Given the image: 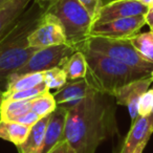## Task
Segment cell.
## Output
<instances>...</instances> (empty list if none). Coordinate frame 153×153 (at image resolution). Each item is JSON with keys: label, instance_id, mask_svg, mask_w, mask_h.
I'll use <instances>...</instances> for the list:
<instances>
[{"label": "cell", "instance_id": "cell-6", "mask_svg": "<svg viewBox=\"0 0 153 153\" xmlns=\"http://www.w3.org/2000/svg\"><path fill=\"white\" fill-rule=\"evenodd\" d=\"M76 51V49L68 43L40 48L13 74L43 72L51 68L61 67L67 58Z\"/></svg>", "mask_w": 153, "mask_h": 153}, {"label": "cell", "instance_id": "cell-30", "mask_svg": "<svg viewBox=\"0 0 153 153\" xmlns=\"http://www.w3.org/2000/svg\"><path fill=\"white\" fill-rule=\"evenodd\" d=\"M146 146H147V143H144V144L140 145V146L138 147V148L136 149L133 153H143V152H144V149L146 148Z\"/></svg>", "mask_w": 153, "mask_h": 153}, {"label": "cell", "instance_id": "cell-18", "mask_svg": "<svg viewBox=\"0 0 153 153\" xmlns=\"http://www.w3.org/2000/svg\"><path fill=\"white\" fill-rule=\"evenodd\" d=\"M44 81L43 72H32L24 74H12L4 87V94L20 91L40 85Z\"/></svg>", "mask_w": 153, "mask_h": 153}, {"label": "cell", "instance_id": "cell-20", "mask_svg": "<svg viewBox=\"0 0 153 153\" xmlns=\"http://www.w3.org/2000/svg\"><path fill=\"white\" fill-rule=\"evenodd\" d=\"M57 107L58 106L53 98V94H51L49 90L30 100V110L38 114L41 119L53 113Z\"/></svg>", "mask_w": 153, "mask_h": 153}, {"label": "cell", "instance_id": "cell-7", "mask_svg": "<svg viewBox=\"0 0 153 153\" xmlns=\"http://www.w3.org/2000/svg\"><path fill=\"white\" fill-rule=\"evenodd\" d=\"M27 41L30 47L37 49L67 43L60 20L47 11L40 18L35 30L28 36Z\"/></svg>", "mask_w": 153, "mask_h": 153}, {"label": "cell", "instance_id": "cell-4", "mask_svg": "<svg viewBox=\"0 0 153 153\" xmlns=\"http://www.w3.org/2000/svg\"><path fill=\"white\" fill-rule=\"evenodd\" d=\"M46 11L60 20L67 43L76 49L90 36L94 20L78 0H58L48 3Z\"/></svg>", "mask_w": 153, "mask_h": 153}, {"label": "cell", "instance_id": "cell-23", "mask_svg": "<svg viewBox=\"0 0 153 153\" xmlns=\"http://www.w3.org/2000/svg\"><path fill=\"white\" fill-rule=\"evenodd\" d=\"M48 90L49 89L47 88V86L44 83H42L33 88H28V89L11 92V94H4V101H30L41 96Z\"/></svg>", "mask_w": 153, "mask_h": 153}, {"label": "cell", "instance_id": "cell-2", "mask_svg": "<svg viewBox=\"0 0 153 153\" xmlns=\"http://www.w3.org/2000/svg\"><path fill=\"white\" fill-rule=\"evenodd\" d=\"M46 7L47 3L34 2L0 40V88L3 90L10 76L38 51L28 45L27 39L45 13Z\"/></svg>", "mask_w": 153, "mask_h": 153}, {"label": "cell", "instance_id": "cell-32", "mask_svg": "<svg viewBox=\"0 0 153 153\" xmlns=\"http://www.w3.org/2000/svg\"><path fill=\"white\" fill-rule=\"evenodd\" d=\"M3 101H4V90L2 88H0V108H1V105H2Z\"/></svg>", "mask_w": 153, "mask_h": 153}, {"label": "cell", "instance_id": "cell-28", "mask_svg": "<svg viewBox=\"0 0 153 153\" xmlns=\"http://www.w3.org/2000/svg\"><path fill=\"white\" fill-rule=\"evenodd\" d=\"M145 18H146V23L148 24L149 26L153 25V5L149 7L148 12L145 15Z\"/></svg>", "mask_w": 153, "mask_h": 153}, {"label": "cell", "instance_id": "cell-5", "mask_svg": "<svg viewBox=\"0 0 153 153\" xmlns=\"http://www.w3.org/2000/svg\"><path fill=\"white\" fill-rule=\"evenodd\" d=\"M86 48L112 58L132 68L153 72V63L137 53L130 39H113L89 36L87 40L76 49Z\"/></svg>", "mask_w": 153, "mask_h": 153}, {"label": "cell", "instance_id": "cell-34", "mask_svg": "<svg viewBox=\"0 0 153 153\" xmlns=\"http://www.w3.org/2000/svg\"><path fill=\"white\" fill-rule=\"evenodd\" d=\"M9 1H11V0H0V7H3L4 4H7Z\"/></svg>", "mask_w": 153, "mask_h": 153}, {"label": "cell", "instance_id": "cell-13", "mask_svg": "<svg viewBox=\"0 0 153 153\" xmlns=\"http://www.w3.org/2000/svg\"><path fill=\"white\" fill-rule=\"evenodd\" d=\"M153 130L149 123L148 117L138 115L131 124L120 153H133L144 143H148Z\"/></svg>", "mask_w": 153, "mask_h": 153}, {"label": "cell", "instance_id": "cell-26", "mask_svg": "<svg viewBox=\"0 0 153 153\" xmlns=\"http://www.w3.org/2000/svg\"><path fill=\"white\" fill-rule=\"evenodd\" d=\"M40 119H41V117H39L38 114H36L34 111L30 110L28 112H26L24 115H22V117H20L17 122H18V123H20V124H23V125L28 126V127H32V126H34Z\"/></svg>", "mask_w": 153, "mask_h": 153}, {"label": "cell", "instance_id": "cell-27", "mask_svg": "<svg viewBox=\"0 0 153 153\" xmlns=\"http://www.w3.org/2000/svg\"><path fill=\"white\" fill-rule=\"evenodd\" d=\"M47 153H76V151L67 140H64L62 142H60L58 145H56Z\"/></svg>", "mask_w": 153, "mask_h": 153}, {"label": "cell", "instance_id": "cell-14", "mask_svg": "<svg viewBox=\"0 0 153 153\" xmlns=\"http://www.w3.org/2000/svg\"><path fill=\"white\" fill-rule=\"evenodd\" d=\"M32 0H11L0 7V40L15 25Z\"/></svg>", "mask_w": 153, "mask_h": 153}, {"label": "cell", "instance_id": "cell-1", "mask_svg": "<svg viewBox=\"0 0 153 153\" xmlns=\"http://www.w3.org/2000/svg\"><path fill=\"white\" fill-rule=\"evenodd\" d=\"M115 100L91 85L85 99L69 109L65 140L76 153H96L98 147L117 131Z\"/></svg>", "mask_w": 153, "mask_h": 153}, {"label": "cell", "instance_id": "cell-15", "mask_svg": "<svg viewBox=\"0 0 153 153\" xmlns=\"http://www.w3.org/2000/svg\"><path fill=\"white\" fill-rule=\"evenodd\" d=\"M51 115V114H49ZM49 115L40 119L34 126L30 127L26 140L21 145L17 146L19 153H42L43 144H44L45 129H46L47 122Z\"/></svg>", "mask_w": 153, "mask_h": 153}, {"label": "cell", "instance_id": "cell-24", "mask_svg": "<svg viewBox=\"0 0 153 153\" xmlns=\"http://www.w3.org/2000/svg\"><path fill=\"white\" fill-rule=\"evenodd\" d=\"M153 110V88H149L138 102V115L149 117Z\"/></svg>", "mask_w": 153, "mask_h": 153}, {"label": "cell", "instance_id": "cell-22", "mask_svg": "<svg viewBox=\"0 0 153 153\" xmlns=\"http://www.w3.org/2000/svg\"><path fill=\"white\" fill-rule=\"evenodd\" d=\"M43 83L48 89H59L67 83V76L62 67H55L43 71Z\"/></svg>", "mask_w": 153, "mask_h": 153}, {"label": "cell", "instance_id": "cell-12", "mask_svg": "<svg viewBox=\"0 0 153 153\" xmlns=\"http://www.w3.org/2000/svg\"><path fill=\"white\" fill-rule=\"evenodd\" d=\"M68 110L61 107H57L56 110L49 115L45 129L44 144H43L42 153H47L56 145L65 140V126L67 120Z\"/></svg>", "mask_w": 153, "mask_h": 153}, {"label": "cell", "instance_id": "cell-11", "mask_svg": "<svg viewBox=\"0 0 153 153\" xmlns=\"http://www.w3.org/2000/svg\"><path fill=\"white\" fill-rule=\"evenodd\" d=\"M90 87L91 84L87 78L76 81H67L65 85L53 94L57 106L66 110L74 108L85 99Z\"/></svg>", "mask_w": 153, "mask_h": 153}, {"label": "cell", "instance_id": "cell-17", "mask_svg": "<svg viewBox=\"0 0 153 153\" xmlns=\"http://www.w3.org/2000/svg\"><path fill=\"white\" fill-rule=\"evenodd\" d=\"M30 127L18 122H9L0 120V138L14 144L16 147L26 140Z\"/></svg>", "mask_w": 153, "mask_h": 153}, {"label": "cell", "instance_id": "cell-8", "mask_svg": "<svg viewBox=\"0 0 153 153\" xmlns=\"http://www.w3.org/2000/svg\"><path fill=\"white\" fill-rule=\"evenodd\" d=\"M145 24H147L145 16L117 19L92 25L90 36L113 39H130L131 37L135 36Z\"/></svg>", "mask_w": 153, "mask_h": 153}, {"label": "cell", "instance_id": "cell-10", "mask_svg": "<svg viewBox=\"0 0 153 153\" xmlns=\"http://www.w3.org/2000/svg\"><path fill=\"white\" fill-rule=\"evenodd\" d=\"M153 76L143 78L122 86L113 94V98L117 105L126 106L129 111L131 122L138 117V102L142 96L152 86Z\"/></svg>", "mask_w": 153, "mask_h": 153}, {"label": "cell", "instance_id": "cell-31", "mask_svg": "<svg viewBox=\"0 0 153 153\" xmlns=\"http://www.w3.org/2000/svg\"><path fill=\"white\" fill-rule=\"evenodd\" d=\"M32 1H34V2H40V3H53L55 2V1H58V0H32Z\"/></svg>", "mask_w": 153, "mask_h": 153}, {"label": "cell", "instance_id": "cell-33", "mask_svg": "<svg viewBox=\"0 0 153 153\" xmlns=\"http://www.w3.org/2000/svg\"><path fill=\"white\" fill-rule=\"evenodd\" d=\"M152 88H153V83H152ZM149 123H150V126H151V128H152V130H153V110H152V112H151V114L149 115Z\"/></svg>", "mask_w": 153, "mask_h": 153}, {"label": "cell", "instance_id": "cell-35", "mask_svg": "<svg viewBox=\"0 0 153 153\" xmlns=\"http://www.w3.org/2000/svg\"><path fill=\"white\" fill-rule=\"evenodd\" d=\"M150 30H151V32H153V25L150 26Z\"/></svg>", "mask_w": 153, "mask_h": 153}, {"label": "cell", "instance_id": "cell-19", "mask_svg": "<svg viewBox=\"0 0 153 153\" xmlns=\"http://www.w3.org/2000/svg\"><path fill=\"white\" fill-rule=\"evenodd\" d=\"M30 110V101H3L0 108V120L17 122Z\"/></svg>", "mask_w": 153, "mask_h": 153}, {"label": "cell", "instance_id": "cell-3", "mask_svg": "<svg viewBox=\"0 0 153 153\" xmlns=\"http://www.w3.org/2000/svg\"><path fill=\"white\" fill-rule=\"evenodd\" d=\"M88 65L87 78L94 87L105 94L113 96L122 86L153 76V72L132 68L103 53L82 48Z\"/></svg>", "mask_w": 153, "mask_h": 153}, {"label": "cell", "instance_id": "cell-29", "mask_svg": "<svg viewBox=\"0 0 153 153\" xmlns=\"http://www.w3.org/2000/svg\"><path fill=\"white\" fill-rule=\"evenodd\" d=\"M137 1H140V3H143L144 5H146V7H150L153 5V0H137Z\"/></svg>", "mask_w": 153, "mask_h": 153}, {"label": "cell", "instance_id": "cell-9", "mask_svg": "<svg viewBox=\"0 0 153 153\" xmlns=\"http://www.w3.org/2000/svg\"><path fill=\"white\" fill-rule=\"evenodd\" d=\"M148 10V7L137 0H111L101 7L92 25L123 18L145 16Z\"/></svg>", "mask_w": 153, "mask_h": 153}, {"label": "cell", "instance_id": "cell-16", "mask_svg": "<svg viewBox=\"0 0 153 153\" xmlns=\"http://www.w3.org/2000/svg\"><path fill=\"white\" fill-rule=\"evenodd\" d=\"M65 71L67 81H76V80L84 79L87 76L88 65L86 57L81 51H76L74 53L67 58L64 64L61 66Z\"/></svg>", "mask_w": 153, "mask_h": 153}, {"label": "cell", "instance_id": "cell-25", "mask_svg": "<svg viewBox=\"0 0 153 153\" xmlns=\"http://www.w3.org/2000/svg\"><path fill=\"white\" fill-rule=\"evenodd\" d=\"M78 1L88 12V14L90 15L94 21L98 16L101 7L105 4V0H78Z\"/></svg>", "mask_w": 153, "mask_h": 153}, {"label": "cell", "instance_id": "cell-21", "mask_svg": "<svg viewBox=\"0 0 153 153\" xmlns=\"http://www.w3.org/2000/svg\"><path fill=\"white\" fill-rule=\"evenodd\" d=\"M130 41L142 57L153 63V32L136 34L130 38Z\"/></svg>", "mask_w": 153, "mask_h": 153}]
</instances>
